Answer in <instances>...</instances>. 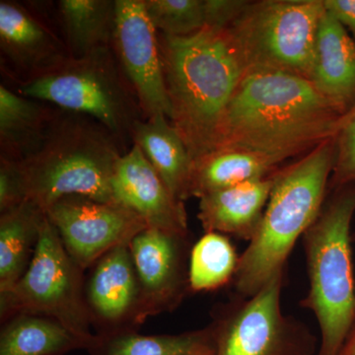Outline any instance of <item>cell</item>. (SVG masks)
<instances>
[{
	"mask_svg": "<svg viewBox=\"0 0 355 355\" xmlns=\"http://www.w3.org/2000/svg\"><path fill=\"white\" fill-rule=\"evenodd\" d=\"M0 49L19 83L44 76L70 58L64 40L43 20L7 0L0 2Z\"/></svg>",
	"mask_w": 355,
	"mask_h": 355,
	"instance_id": "9a60e30c",
	"label": "cell"
},
{
	"mask_svg": "<svg viewBox=\"0 0 355 355\" xmlns=\"http://www.w3.org/2000/svg\"><path fill=\"white\" fill-rule=\"evenodd\" d=\"M239 260L235 248L225 235L205 232L191 250V291H210L225 286L234 279Z\"/></svg>",
	"mask_w": 355,
	"mask_h": 355,
	"instance_id": "d4e9b609",
	"label": "cell"
},
{
	"mask_svg": "<svg viewBox=\"0 0 355 355\" xmlns=\"http://www.w3.org/2000/svg\"><path fill=\"white\" fill-rule=\"evenodd\" d=\"M338 355H355V324Z\"/></svg>",
	"mask_w": 355,
	"mask_h": 355,
	"instance_id": "4dcf8cb0",
	"label": "cell"
},
{
	"mask_svg": "<svg viewBox=\"0 0 355 355\" xmlns=\"http://www.w3.org/2000/svg\"><path fill=\"white\" fill-rule=\"evenodd\" d=\"M85 277V302L96 335L139 328L140 287L130 244L105 254Z\"/></svg>",
	"mask_w": 355,
	"mask_h": 355,
	"instance_id": "4fadbf2b",
	"label": "cell"
},
{
	"mask_svg": "<svg viewBox=\"0 0 355 355\" xmlns=\"http://www.w3.org/2000/svg\"><path fill=\"white\" fill-rule=\"evenodd\" d=\"M121 142L94 119L58 111L43 144L21 161L28 200L46 210L69 196L114 202L111 182Z\"/></svg>",
	"mask_w": 355,
	"mask_h": 355,
	"instance_id": "277c9868",
	"label": "cell"
},
{
	"mask_svg": "<svg viewBox=\"0 0 355 355\" xmlns=\"http://www.w3.org/2000/svg\"><path fill=\"white\" fill-rule=\"evenodd\" d=\"M284 273L258 293L219 308L209 324L214 355H316V340L282 310Z\"/></svg>",
	"mask_w": 355,
	"mask_h": 355,
	"instance_id": "9c48e42d",
	"label": "cell"
},
{
	"mask_svg": "<svg viewBox=\"0 0 355 355\" xmlns=\"http://www.w3.org/2000/svg\"><path fill=\"white\" fill-rule=\"evenodd\" d=\"M58 14L70 58L113 48L116 0H60Z\"/></svg>",
	"mask_w": 355,
	"mask_h": 355,
	"instance_id": "44dd1931",
	"label": "cell"
},
{
	"mask_svg": "<svg viewBox=\"0 0 355 355\" xmlns=\"http://www.w3.org/2000/svg\"><path fill=\"white\" fill-rule=\"evenodd\" d=\"M170 121L193 161L214 150L226 107L246 72L227 28L159 34Z\"/></svg>",
	"mask_w": 355,
	"mask_h": 355,
	"instance_id": "7a4b0ae2",
	"label": "cell"
},
{
	"mask_svg": "<svg viewBox=\"0 0 355 355\" xmlns=\"http://www.w3.org/2000/svg\"><path fill=\"white\" fill-rule=\"evenodd\" d=\"M1 324L0 355H65L87 350L95 340H86L42 315L18 314Z\"/></svg>",
	"mask_w": 355,
	"mask_h": 355,
	"instance_id": "ffe728a7",
	"label": "cell"
},
{
	"mask_svg": "<svg viewBox=\"0 0 355 355\" xmlns=\"http://www.w3.org/2000/svg\"><path fill=\"white\" fill-rule=\"evenodd\" d=\"M343 116L306 77L248 70L222 116L214 150L241 149L282 163L335 139Z\"/></svg>",
	"mask_w": 355,
	"mask_h": 355,
	"instance_id": "6da1fadb",
	"label": "cell"
},
{
	"mask_svg": "<svg viewBox=\"0 0 355 355\" xmlns=\"http://www.w3.org/2000/svg\"><path fill=\"white\" fill-rule=\"evenodd\" d=\"M210 355H211V354H210Z\"/></svg>",
	"mask_w": 355,
	"mask_h": 355,
	"instance_id": "1f68e13d",
	"label": "cell"
},
{
	"mask_svg": "<svg viewBox=\"0 0 355 355\" xmlns=\"http://www.w3.org/2000/svg\"><path fill=\"white\" fill-rule=\"evenodd\" d=\"M132 140V144L141 149L173 196L183 202L190 198L193 160L169 119L156 116L137 121Z\"/></svg>",
	"mask_w": 355,
	"mask_h": 355,
	"instance_id": "d6986e66",
	"label": "cell"
},
{
	"mask_svg": "<svg viewBox=\"0 0 355 355\" xmlns=\"http://www.w3.org/2000/svg\"><path fill=\"white\" fill-rule=\"evenodd\" d=\"M207 27L228 28L244 10L245 0H205Z\"/></svg>",
	"mask_w": 355,
	"mask_h": 355,
	"instance_id": "f1b7e54d",
	"label": "cell"
},
{
	"mask_svg": "<svg viewBox=\"0 0 355 355\" xmlns=\"http://www.w3.org/2000/svg\"><path fill=\"white\" fill-rule=\"evenodd\" d=\"M336 162L335 139L326 140L298 162L273 175L270 200L258 231L240 257L236 291L251 297L284 273L294 245L324 207Z\"/></svg>",
	"mask_w": 355,
	"mask_h": 355,
	"instance_id": "3957f363",
	"label": "cell"
},
{
	"mask_svg": "<svg viewBox=\"0 0 355 355\" xmlns=\"http://www.w3.org/2000/svg\"><path fill=\"white\" fill-rule=\"evenodd\" d=\"M355 184L338 189L303 235L309 292L303 307L314 313L321 331L316 355H338L355 324V284L350 227Z\"/></svg>",
	"mask_w": 355,
	"mask_h": 355,
	"instance_id": "5b68a950",
	"label": "cell"
},
{
	"mask_svg": "<svg viewBox=\"0 0 355 355\" xmlns=\"http://www.w3.org/2000/svg\"><path fill=\"white\" fill-rule=\"evenodd\" d=\"M84 272L67 253L46 214L29 268L13 286L0 292L1 323L18 314L42 315L57 320L86 340H94L84 293Z\"/></svg>",
	"mask_w": 355,
	"mask_h": 355,
	"instance_id": "ba28073f",
	"label": "cell"
},
{
	"mask_svg": "<svg viewBox=\"0 0 355 355\" xmlns=\"http://www.w3.org/2000/svg\"><path fill=\"white\" fill-rule=\"evenodd\" d=\"M279 163L241 149H216L193 161L189 197L200 198L237 184L265 179Z\"/></svg>",
	"mask_w": 355,
	"mask_h": 355,
	"instance_id": "7402d4cb",
	"label": "cell"
},
{
	"mask_svg": "<svg viewBox=\"0 0 355 355\" xmlns=\"http://www.w3.org/2000/svg\"><path fill=\"white\" fill-rule=\"evenodd\" d=\"M20 162L0 157V214L28 200Z\"/></svg>",
	"mask_w": 355,
	"mask_h": 355,
	"instance_id": "83f0119b",
	"label": "cell"
},
{
	"mask_svg": "<svg viewBox=\"0 0 355 355\" xmlns=\"http://www.w3.org/2000/svg\"><path fill=\"white\" fill-rule=\"evenodd\" d=\"M69 256L89 270L105 254L148 227L146 221L120 203L69 196L46 210Z\"/></svg>",
	"mask_w": 355,
	"mask_h": 355,
	"instance_id": "30bf717a",
	"label": "cell"
},
{
	"mask_svg": "<svg viewBox=\"0 0 355 355\" xmlns=\"http://www.w3.org/2000/svg\"><path fill=\"white\" fill-rule=\"evenodd\" d=\"M324 11L352 34L355 42V0H323Z\"/></svg>",
	"mask_w": 355,
	"mask_h": 355,
	"instance_id": "f546056e",
	"label": "cell"
},
{
	"mask_svg": "<svg viewBox=\"0 0 355 355\" xmlns=\"http://www.w3.org/2000/svg\"><path fill=\"white\" fill-rule=\"evenodd\" d=\"M89 355H214L209 327L177 335H140L123 330L96 335Z\"/></svg>",
	"mask_w": 355,
	"mask_h": 355,
	"instance_id": "cb8c5ba5",
	"label": "cell"
},
{
	"mask_svg": "<svg viewBox=\"0 0 355 355\" xmlns=\"http://www.w3.org/2000/svg\"><path fill=\"white\" fill-rule=\"evenodd\" d=\"M336 162L331 182L340 189L355 184V104L343 114L335 137Z\"/></svg>",
	"mask_w": 355,
	"mask_h": 355,
	"instance_id": "4316f807",
	"label": "cell"
},
{
	"mask_svg": "<svg viewBox=\"0 0 355 355\" xmlns=\"http://www.w3.org/2000/svg\"><path fill=\"white\" fill-rule=\"evenodd\" d=\"M144 7L159 34L187 37L207 27L205 0H144Z\"/></svg>",
	"mask_w": 355,
	"mask_h": 355,
	"instance_id": "484cf974",
	"label": "cell"
},
{
	"mask_svg": "<svg viewBox=\"0 0 355 355\" xmlns=\"http://www.w3.org/2000/svg\"><path fill=\"white\" fill-rule=\"evenodd\" d=\"M113 51L139 99L144 120L156 116L170 120L158 32L147 16L144 0H116Z\"/></svg>",
	"mask_w": 355,
	"mask_h": 355,
	"instance_id": "7c38bea8",
	"label": "cell"
},
{
	"mask_svg": "<svg viewBox=\"0 0 355 355\" xmlns=\"http://www.w3.org/2000/svg\"><path fill=\"white\" fill-rule=\"evenodd\" d=\"M189 234L147 227L130 243L140 287L139 324L172 312L190 288Z\"/></svg>",
	"mask_w": 355,
	"mask_h": 355,
	"instance_id": "8fae6325",
	"label": "cell"
},
{
	"mask_svg": "<svg viewBox=\"0 0 355 355\" xmlns=\"http://www.w3.org/2000/svg\"><path fill=\"white\" fill-rule=\"evenodd\" d=\"M311 83L345 114L355 104V42L324 11L315 42Z\"/></svg>",
	"mask_w": 355,
	"mask_h": 355,
	"instance_id": "2e32d148",
	"label": "cell"
},
{
	"mask_svg": "<svg viewBox=\"0 0 355 355\" xmlns=\"http://www.w3.org/2000/svg\"><path fill=\"white\" fill-rule=\"evenodd\" d=\"M323 0L249 1L227 28L248 70L310 78Z\"/></svg>",
	"mask_w": 355,
	"mask_h": 355,
	"instance_id": "52a82bcc",
	"label": "cell"
},
{
	"mask_svg": "<svg viewBox=\"0 0 355 355\" xmlns=\"http://www.w3.org/2000/svg\"><path fill=\"white\" fill-rule=\"evenodd\" d=\"M60 109L0 85V157L24 161L43 144Z\"/></svg>",
	"mask_w": 355,
	"mask_h": 355,
	"instance_id": "ac0fdd59",
	"label": "cell"
},
{
	"mask_svg": "<svg viewBox=\"0 0 355 355\" xmlns=\"http://www.w3.org/2000/svg\"><path fill=\"white\" fill-rule=\"evenodd\" d=\"M44 216L31 200L0 216V292L13 286L29 268Z\"/></svg>",
	"mask_w": 355,
	"mask_h": 355,
	"instance_id": "603a6c76",
	"label": "cell"
},
{
	"mask_svg": "<svg viewBox=\"0 0 355 355\" xmlns=\"http://www.w3.org/2000/svg\"><path fill=\"white\" fill-rule=\"evenodd\" d=\"M111 188L114 202L141 217L148 227L189 234L184 202L173 196L137 144L119 160Z\"/></svg>",
	"mask_w": 355,
	"mask_h": 355,
	"instance_id": "5bb4252c",
	"label": "cell"
},
{
	"mask_svg": "<svg viewBox=\"0 0 355 355\" xmlns=\"http://www.w3.org/2000/svg\"><path fill=\"white\" fill-rule=\"evenodd\" d=\"M273 175L207 193L200 198L198 218L205 232L251 241L258 231L273 186Z\"/></svg>",
	"mask_w": 355,
	"mask_h": 355,
	"instance_id": "e0dca14e",
	"label": "cell"
},
{
	"mask_svg": "<svg viewBox=\"0 0 355 355\" xmlns=\"http://www.w3.org/2000/svg\"><path fill=\"white\" fill-rule=\"evenodd\" d=\"M17 93L94 119L121 142L144 120L139 99L113 48L69 58L48 73L18 83Z\"/></svg>",
	"mask_w": 355,
	"mask_h": 355,
	"instance_id": "8992f818",
	"label": "cell"
}]
</instances>
